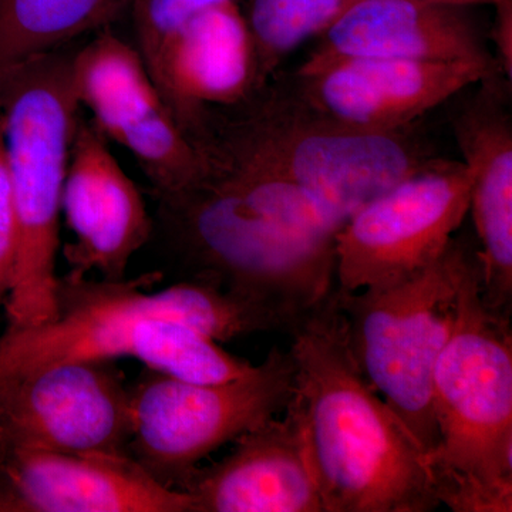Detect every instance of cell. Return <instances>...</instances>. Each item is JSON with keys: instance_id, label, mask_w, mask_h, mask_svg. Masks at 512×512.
I'll return each mask as SVG.
<instances>
[{"instance_id": "9a60e30c", "label": "cell", "mask_w": 512, "mask_h": 512, "mask_svg": "<svg viewBox=\"0 0 512 512\" xmlns=\"http://www.w3.org/2000/svg\"><path fill=\"white\" fill-rule=\"evenodd\" d=\"M451 116L454 137L471 174L470 211L476 225L485 305L510 316L512 296L511 82L484 80Z\"/></svg>"}, {"instance_id": "7402d4cb", "label": "cell", "mask_w": 512, "mask_h": 512, "mask_svg": "<svg viewBox=\"0 0 512 512\" xmlns=\"http://www.w3.org/2000/svg\"><path fill=\"white\" fill-rule=\"evenodd\" d=\"M16 218L8 148L0 116V308L5 305L12 288L16 258Z\"/></svg>"}, {"instance_id": "3957f363", "label": "cell", "mask_w": 512, "mask_h": 512, "mask_svg": "<svg viewBox=\"0 0 512 512\" xmlns=\"http://www.w3.org/2000/svg\"><path fill=\"white\" fill-rule=\"evenodd\" d=\"M190 140L205 164L289 185L340 224L440 160L410 127L367 130L311 109L289 82L202 116Z\"/></svg>"}, {"instance_id": "4fadbf2b", "label": "cell", "mask_w": 512, "mask_h": 512, "mask_svg": "<svg viewBox=\"0 0 512 512\" xmlns=\"http://www.w3.org/2000/svg\"><path fill=\"white\" fill-rule=\"evenodd\" d=\"M0 512H194L130 456L69 454L0 437Z\"/></svg>"}, {"instance_id": "5bb4252c", "label": "cell", "mask_w": 512, "mask_h": 512, "mask_svg": "<svg viewBox=\"0 0 512 512\" xmlns=\"http://www.w3.org/2000/svg\"><path fill=\"white\" fill-rule=\"evenodd\" d=\"M62 212L74 242L63 249L69 276L99 272L126 278L131 258L153 234V221L136 183L111 154L99 128L80 119L70 148Z\"/></svg>"}, {"instance_id": "44dd1931", "label": "cell", "mask_w": 512, "mask_h": 512, "mask_svg": "<svg viewBox=\"0 0 512 512\" xmlns=\"http://www.w3.org/2000/svg\"><path fill=\"white\" fill-rule=\"evenodd\" d=\"M222 0H134V28L137 35V50L143 56L148 72L156 66L175 30L184 25L200 10Z\"/></svg>"}, {"instance_id": "2e32d148", "label": "cell", "mask_w": 512, "mask_h": 512, "mask_svg": "<svg viewBox=\"0 0 512 512\" xmlns=\"http://www.w3.org/2000/svg\"><path fill=\"white\" fill-rule=\"evenodd\" d=\"M150 74L188 138L208 110L237 106L262 89L238 3L222 0L191 16L165 43Z\"/></svg>"}, {"instance_id": "e0dca14e", "label": "cell", "mask_w": 512, "mask_h": 512, "mask_svg": "<svg viewBox=\"0 0 512 512\" xmlns=\"http://www.w3.org/2000/svg\"><path fill=\"white\" fill-rule=\"evenodd\" d=\"M194 512H325L291 404L234 441L228 456L185 481Z\"/></svg>"}, {"instance_id": "603a6c76", "label": "cell", "mask_w": 512, "mask_h": 512, "mask_svg": "<svg viewBox=\"0 0 512 512\" xmlns=\"http://www.w3.org/2000/svg\"><path fill=\"white\" fill-rule=\"evenodd\" d=\"M497 16L493 28V39L495 42V60L505 79L511 82L512 76V0L498 5Z\"/></svg>"}, {"instance_id": "30bf717a", "label": "cell", "mask_w": 512, "mask_h": 512, "mask_svg": "<svg viewBox=\"0 0 512 512\" xmlns=\"http://www.w3.org/2000/svg\"><path fill=\"white\" fill-rule=\"evenodd\" d=\"M70 79L80 107L104 137L133 154L158 200L200 181V151L178 126L137 47L103 29L70 57Z\"/></svg>"}, {"instance_id": "8fae6325", "label": "cell", "mask_w": 512, "mask_h": 512, "mask_svg": "<svg viewBox=\"0 0 512 512\" xmlns=\"http://www.w3.org/2000/svg\"><path fill=\"white\" fill-rule=\"evenodd\" d=\"M0 437L69 454L130 456V393L113 360L0 373Z\"/></svg>"}, {"instance_id": "5b68a950", "label": "cell", "mask_w": 512, "mask_h": 512, "mask_svg": "<svg viewBox=\"0 0 512 512\" xmlns=\"http://www.w3.org/2000/svg\"><path fill=\"white\" fill-rule=\"evenodd\" d=\"M70 57L59 50L0 74V116L16 218V258L6 299L8 328L57 318L56 256L70 148L80 121Z\"/></svg>"}, {"instance_id": "d6986e66", "label": "cell", "mask_w": 512, "mask_h": 512, "mask_svg": "<svg viewBox=\"0 0 512 512\" xmlns=\"http://www.w3.org/2000/svg\"><path fill=\"white\" fill-rule=\"evenodd\" d=\"M134 0H0V74L106 29Z\"/></svg>"}, {"instance_id": "7a4b0ae2", "label": "cell", "mask_w": 512, "mask_h": 512, "mask_svg": "<svg viewBox=\"0 0 512 512\" xmlns=\"http://www.w3.org/2000/svg\"><path fill=\"white\" fill-rule=\"evenodd\" d=\"M292 409L325 512L440 507L426 451L357 366L333 291L291 329Z\"/></svg>"}, {"instance_id": "ac0fdd59", "label": "cell", "mask_w": 512, "mask_h": 512, "mask_svg": "<svg viewBox=\"0 0 512 512\" xmlns=\"http://www.w3.org/2000/svg\"><path fill=\"white\" fill-rule=\"evenodd\" d=\"M470 9L426 0H356L320 35L301 67L342 57H384L478 62L500 70Z\"/></svg>"}, {"instance_id": "ba28073f", "label": "cell", "mask_w": 512, "mask_h": 512, "mask_svg": "<svg viewBox=\"0 0 512 512\" xmlns=\"http://www.w3.org/2000/svg\"><path fill=\"white\" fill-rule=\"evenodd\" d=\"M293 389L291 356L278 348L228 382H191L146 367L128 386V453L158 483L181 490L204 458L284 413Z\"/></svg>"}, {"instance_id": "cb8c5ba5", "label": "cell", "mask_w": 512, "mask_h": 512, "mask_svg": "<svg viewBox=\"0 0 512 512\" xmlns=\"http://www.w3.org/2000/svg\"><path fill=\"white\" fill-rule=\"evenodd\" d=\"M426 2L444 3V5L454 6H467V8H474V6H494L497 8L498 5H503L505 2L510 0H426Z\"/></svg>"}, {"instance_id": "6da1fadb", "label": "cell", "mask_w": 512, "mask_h": 512, "mask_svg": "<svg viewBox=\"0 0 512 512\" xmlns=\"http://www.w3.org/2000/svg\"><path fill=\"white\" fill-rule=\"evenodd\" d=\"M160 279L157 272L120 281L59 278L53 322L0 336V373L127 357L191 382H228L254 365L221 342L291 328L274 309L204 279L148 292Z\"/></svg>"}, {"instance_id": "8992f818", "label": "cell", "mask_w": 512, "mask_h": 512, "mask_svg": "<svg viewBox=\"0 0 512 512\" xmlns=\"http://www.w3.org/2000/svg\"><path fill=\"white\" fill-rule=\"evenodd\" d=\"M158 201L198 279L274 309L292 326L335 289V242L285 227L221 185L200 180Z\"/></svg>"}, {"instance_id": "52a82bcc", "label": "cell", "mask_w": 512, "mask_h": 512, "mask_svg": "<svg viewBox=\"0 0 512 512\" xmlns=\"http://www.w3.org/2000/svg\"><path fill=\"white\" fill-rule=\"evenodd\" d=\"M477 248L453 238L439 259L362 291L333 289L350 350L363 376L427 454L436 447L431 382L453 330L460 286Z\"/></svg>"}, {"instance_id": "ffe728a7", "label": "cell", "mask_w": 512, "mask_h": 512, "mask_svg": "<svg viewBox=\"0 0 512 512\" xmlns=\"http://www.w3.org/2000/svg\"><path fill=\"white\" fill-rule=\"evenodd\" d=\"M356 0H248L247 19L261 87L309 37L322 35Z\"/></svg>"}, {"instance_id": "9c48e42d", "label": "cell", "mask_w": 512, "mask_h": 512, "mask_svg": "<svg viewBox=\"0 0 512 512\" xmlns=\"http://www.w3.org/2000/svg\"><path fill=\"white\" fill-rule=\"evenodd\" d=\"M471 174L440 158L367 202L335 235V291L399 281L439 259L470 211Z\"/></svg>"}, {"instance_id": "277c9868", "label": "cell", "mask_w": 512, "mask_h": 512, "mask_svg": "<svg viewBox=\"0 0 512 512\" xmlns=\"http://www.w3.org/2000/svg\"><path fill=\"white\" fill-rule=\"evenodd\" d=\"M508 318L485 305L477 252L431 382L437 443L426 456L427 467L437 500L454 512L512 511Z\"/></svg>"}, {"instance_id": "7c38bea8", "label": "cell", "mask_w": 512, "mask_h": 512, "mask_svg": "<svg viewBox=\"0 0 512 512\" xmlns=\"http://www.w3.org/2000/svg\"><path fill=\"white\" fill-rule=\"evenodd\" d=\"M494 77L504 76L478 62L342 57L299 67L289 84L303 103L329 119L367 130H400Z\"/></svg>"}]
</instances>
